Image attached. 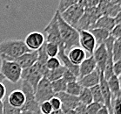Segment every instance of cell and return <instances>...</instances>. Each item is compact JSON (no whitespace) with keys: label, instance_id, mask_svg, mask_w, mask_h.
Wrapping results in <instances>:
<instances>
[{"label":"cell","instance_id":"1","mask_svg":"<svg viewBox=\"0 0 121 114\" xmlns=\"http://www.w3.org/2000/svg\"><path fill=\"white\" fill-rule=\"evenodd\" d=\"M30 51L22 40H5L0 42L1 61H15L18 57Z\"/></svg>","mask_w":121,"mask_h":114},{"label":"cell","instance_id":"2","mask_svg":"<svg viewBox=\"0 0 121 114\" xmlns=\"http://www.w3.org/2000/svg\"><path fill=\"white\" fill-rule=\"evenodd\" d=\"M58 22L65 53L72 49V47H79V32L76 28L68 25L61 18L59 12L58 15Z\"/></svg>","mask_w":121,"mask_h":114},{"label":"cell","instance_id":"3","mask_svg":"<svg viewBox=\"0 0 121 114\" xmlns=\"http://www.w3.org/2000/svg\"><path fill=\"white\" fill-rule=\"evenodd\" d=\"M58 11H56L55 14L52 18L51 21L48 23V25L44 28V33L45 34V35H44L45 42L55 43V44L58 45L59 47H64L63 41L61 39L60 31H59V26H58Z\"/></svg>","mask_w":121,"mask_h":114},{"label":"cell","instance_id":"4","mask_svg":"<svg viewBox=\"0 0 121 114\" xmlns=\"http://www.w3.org/2000/svg\"><path fill=\"white\" fill-rule=\"evenodd\" d=\"M22 71L18 64L12 61H1L0 73L4 75V79H7L12 84H17L21 79Z\"/></svg>","mask_w":121,"mask_h":114},{"label":"cell","instance_id":"5","mask_svg":"<svg viewBox=\"0 0 121 114\" xmlns=\"http://www.w3.org/2000/svg\"><path fill=\"white\" fill-rule=\"evenodd\" d=\"M21 90L24 92L25 96V103L24 104L21 111H30L35 114H41L39 109V104L36 101L35 98V90L30 84L22 81Z\"/></svg>","mask_w":121,"mask_h":114},{"label":"cell","instance_id":"6","mask_svg":"<svg viewBox=\"0 0 121 114\" xmlns=\"http://www.w3.org/2000/svg\"><path fill=\"white\" fill-rule=\"evenodd\" d=\"M102 15L100 13L99 7H94L91 9L85 10V13L76 25V29L78 32L80 31H91L94 28V25L96 24L97 20L101 17Z\"/></svg>","mask_w":121,"mask_h":114},{"label":"cell","instance_id":"7","mask_svg":"<svg viewBox=\"0 0 121 114\" xmlns=\"http://www.w3.org/2000/svg\"><path fill=\"white\" fill-rule=\"evenodd\" d=\"M53 97H55V93L53 92L52 83L46 77H43L35 90L36 101L40 104L44 102L50 101Z\"/></svg>","mask_w":121,"mask_h":114},{"label":"cell","instance_id":"8","mask_svg":"<svg viewBox=\"0 0 121 114\" xmlns=\"http://www.w3.org/2000/svg\"><path fill=\"white\" fill-rule=\"evenodd\" d=\"M84 13H85V9L78 2L76 5L71 6L65 11L60 14V16L68 25L75 28L78 23L81 20V18L83 17Z\"/></svg>","mask_w":121,"mask_h":114},{"label":"cell","instance_id":"9","mask_svg":"<svg viewBox=\"0 0 121 114\" xmlns=\"http://www.w3.org/2000/svg\"><path fill=\"white\" fill-rule=\"evenodd\" d=\"M43 77H44L43 75L39 71L38 66L35 64L32 67L23 69L21 79H22V81H25V82L28 83L30 86L32 87L34 90H36L39 82L42 80Z\"/></svg>","mask_w":121,"mask_h":114},{"label":"cell","instance_id":"10","mask_svg":"<svg viewBox=\"0 0 121 114\" xmlns=\"http://www.w3.org/2000/svg\"><path fill=\"white\" fill-rule=\"evenodd\" d=\"M102 16H108L113 18L121 11V0L120 1H100L98 5Z\"/></svg>","mask_w":121,"mask_h":114},{"label":"cell","instance_id":"11","mask_svg":"<svg viewBox=\"0 0 121 114\" xmlns=\"http://www.w3.org/2000/svg\"><path fill=\"white\" fill-rule=\"evenodd\" d=\"M79 47L86 52L88 55H92L97 48L95 38L90 31H80L79 32Z\"/></svg>","mask_w":121,"mask_h":114},{"label":"cell","instance_id":"12","mask_svg":"<svg viewBox=\"0 0 121 114\" xmlns=\"http://www.w3.org/2000/svg\"><path fill=\"white\" fill-rule=\"evenodd\" d=\"M24 41L29 50L38 51L45 43V37L43 33L31 32L25 37V40Z\"/></svg>","mask_w":121,"mask_h":114},{"label":"cell","instance_id":"13","mask_svg":"<svg viewBox=\"0 0 121 114\" xmlns=\"http://www.w3.org/2000/svg\"><path fill=\"white\" fill-rule=\"evenodd\" d=\"M55 96L60 99L61 103H62V109L61 110L63 111L75 110L80 104V101L78 99V97L72 96L66 92L59 93V94H57Z\"/></svg>","mask_w":121,"mask_h":114},{"label":"cell","instance_id":"14","mask_svg":"<svg viewBox=\"0 0 121 114\" xmlns=\"http://www.w3.org/2000/svg\"><path fill=\"white\" fill-rule=\"evenodd\" d=\"M92 55H93L94 59L96 61L97 69L99 70H100L101 72L104 73L105 64H106V61H107V56H108L107 49L105 47V43L98 46Z\"/></svg>","mask_w":121,"mask_h":114},{"label":"cell","instance_id":"15","mask_svg":"<svg viewBox=\"0 0 121 114\" xmlns=\"http://www.w3.org/2000/svg\"><path fill=\"white\" fill-rule=\"evenodd\" d=\"M38 56H39L38 51H30L18 57L15 61L19 65L22 69H25L36 64L38 61Z\"/></svg>","mask_w":121,"mask_h":114},{"label":"cell","instance_id":"16","mask_svg":"<svg viewBox=\"0 0 121 114\" xmlns=\"http://www.w3.org/2000/svg\"><path fill=\"white\" fill-rule=\"evenodd\" d=\"M100 75H101V71L97 69L96 70H94L93 72L91 73V74L85 75L84 77L79 78L78 79V83H79V84L83 88L91 89L92 87L99 84Z\"/></svg>","mask_w":121,"mask_h":114},{"label":"cell","instance_id":"17","mask_svg":"<svg viewBox=\"0 0 121 114\" xmlns=\"http://www.w3.org/2000/svg\"><path fill=\"white\" fill-rule=\"evenodd\" d=\"M66 55L69 58V60L72 61V63H73L76 66H79L89 56L86 54V52L80 47H72V49H70L67 52Z\"/></svg>","mask_w":121,"mask_h":114},{"label":"cell","instance_id":"18","mask_svg":"<svg viewBox=\"0 0 121 114\" xmlns=\"http://www.w3.org/2000/svg\"><path fill=\"white\" fill-rule=\"evenodd\" d=\"M79 78L84 77L97 69V63L93 55H89L79 66Z\"/></svg>","mask_w":121,"mask_h":114},{"label":"cell","instance_id":"19","mask_svg":"<svg viewBox=\"0 0 121 114\" xmlns=\"http://www.w3.org/2000/svg\"><path fill=\"white\" fill-rule=\"evenodd\" d=\"M7 100L11 106L21 109L25 103V96L21 89H14L10 93Z\"/></svg>","mask_w":121,"mask_h":114},{"label":"cell","instance_id":"20","mask_svg":"<svg viewBox=\"0 0 121 114\" xmlns=\"http://www.w3.org/2000/svg\"><path fill=\"white\" fill-rule=\"evenodd\" d=\"M58 58L60 60L61 63L64 67L66 69L70 70L71 72H72L74 75H76L79 78V67L72 63V61L69 60V58L66 55L65 47H59V52H58Z\"/></svg>","mask_w":121,"mask_h":114},{"label":"cell","instance_id":"21","mask_svg":"<svg viewBox=\"0 0 121 114\" xmlns=\"http://www.w3.org/2000/svg\"><path fill=\"white\" fill-rule=\"evenodd\" d=\"M115 19L108 17V16H101L97 20L96 24L94 25V28H101V29L106 30L111 33L113 28L115 27Z\"/></svg>","mask_w":121,"mask_h":114},{"label":"cell","instance_id":"22","mask_svg":"<svg viewBox=\"0 0 121 114\" xmlns=\"http://www.w3.org/2000/svg\"><path fill=\"white\" fill-rule=\"evenodd\" d=\"M107 84L111 93H112V102L117 98H119L121 95V89L118 76L113 75L112 77L107 80Z\"/></svg>","mask_w":121,"mask_h":114},{"label":"cell","instance_id":"23","mask_svg":"<svg viewBox=\"0 0 121 114\" xmlns=\"http://www.w3.org/2000/svg\"><path fill=\"white\" fill-rule=\"evenodd\" d=\"M90 32L95 38L97 46L104 44L105 40L110 37V32L104 30V29H101V28H93Z\"/></svg>","mask_w":121,"mask_h":114},{"label":"cell","instance_id":"24","mask_svg":"<svg viewBox=\"0 0 121 114\" xmlns=\"http://www.w3.org/2000/svg\"><path fill=\"white\" fill-rule=\"evenodd\" d=\"M65 69H66L62 65L60 68H58L57 69L49 70V72L47 73V75L45 77H46L51 83H52L54 81L59 80V79H61V78L63 77V75H64V73H65Z\"/></svg>","mask_w":121,"mask_h":114},{"label":"cell","instance_id":"25","mask_svg":"<svg viewBox=\"0 0 121 114\" xmlns=\"http://www.w3.org/2000/svg\"><path fill=\"white\" fill-rule=\"evenodd\" d=\"M78 99H79L80 103L86 106L91 104V103H93L91 89H87V88H83L82 91H81L80 95L78 96Z\"/></svg>","mask_w":121,"mask_h":114},{"label":"cell","instance_id":"26","mask_svg":"<svg viewBox=\"0 0 121 114\" xmlns=\"http://www.w3.org/2000/svg\"><path fill=\"white\" fill-rule=\"evenodd\" d=\"M83 89V87L81 86L78 83V81L77 82H73L71 84H67V88H66V93L74 96V97H78L80 95L81 91Z\"/></svg>","mask_w":121,"mask_h":114},{"label":"cell","instance_id":"27","mask_svg":"<svg viewBox=\"0 0 121 114\" xmlns=\"http://www.w3.org/2000/svg\"><path fill=\"white\" fill-rule=\"evenodd\" d=\"M52 87L53 92L55 95L59 94V93H63L66 91V88H67V83L64 80L63 78H61L59 80L54 81L52 83Z\"/></svg>","mask_w":121,"mask_h":114},{"label":"cell","instance_id":"28","mask_svg":"<svg viewBox=\"0 0 121 114\" xmlns=\"http://www.w3.org/2000/svg\"><path fill=\"white\" fill-rule=\"evenodd\" d=\"M90 89H91V95H92V99H93L94 103H98L102 104V105H105V102H104V98H103V96H102L101 89H100L99 84L92 87Z\"/></svg>","mask_w":121,"mask_h":114},{"label":"cell","instance_id":"29","mask_svg":"<svg viewBox=\"0 0 121 114\" xmlns=\"http://www.w3.org/2000/svg\"><path fill=\"white\" fill-rule=\"evenodd\" d=\"M45 52L46 55L49 58H52V57H57L59 52V46L55 43H49V42H45Z\"/></svg>","mask_w":121,"mask_h":114},{"label":"cell","instance_id":"30","mask_svg":"<svg viewBox=\"0 0 121 114\" xmlns=\"http://www.w3.org/2000/svg\"><path fill=\"white\" fill-rule=\"evenodd\" d=\"M78 2V0H60L58 3V7L57 11L59 12V14H62L64 11H65L71 6L76 5Z\"/></svg>","mask_w":121,"mask_h":114},{"label":"cell","instance_id":"31","mask_svg":"<svg viewBox=\"0 0 121 114\" xmlns=\"http://www.w3.org/2000/svg\"><path fill=\"white\" fill-rule=\"evenodd\" d=\"M21 111V109L11 106L7 100V97L4 98L3 101V114H20Z\"/></svg>","mask_w":121,"mask_h":114},{"label":"cell","instance_id":"32","mask_svg":"<svg viewBox=\"0 0 121 114\" xmlns=\"http://www.w3.org/2000/svg\"><path fill=\"white\" fill-rule=\"evenodd\" d=\"M112 57L114 62L118 61H121V43L117 40H115L114 44H113Z\"/></svg>","mask_w":121,"mask_h":114},{"label":"cell","instance_id":"33","mask_svg":"<svg viewBox=\"0 0 121 114\" xmlns=\"http://www.w3.org/2000/svg\"><path fill=\"white\" fill-rule=\"evenodd\" d=\"M62 66L60 60L58 57H52V58H49L46 62V67L48 70H54L57 69L58 68Z\"/></svg>","mask_w":121,"mask_h":114},{"label":"cell","instance_id":"34","mask_svg":"<svg viewBox=\"0 0 121 114\" xmlns=\"http://www.w3.org/2000/svg\"><path fill=\"white\" fill-rule=\"evenodd\" d=\"M99 2L100 1H95V0H81V1H78L79 5L85 10L97 7L99 5Z\"/></svg>","mask_w":121,"mask_h":114},{"label":"cell","instance_id":"35","mask_svg":"<svg viewBox=\"0 0 121 114\" xmlns=\"http://www.w3.org/2000/svg\"><path fill=\"white\" fill-rule=\"evenodd\" d=\"M62 78L65 81L67 84H71V83H73V82H77V81H78V79H79L77 75H74L73 73L71 72V71L68 69H65Z\"/></svg>","mask_w":121,"mask_h":114},{"label":"cell","instance_id":"36","mask_svg":"<svg viewBox=\"0 0 121 114\" xmlns=\"http://www.w3.org/2000/svg\"><path fill=\"white\" fill-rule=\"evenodd\" d=\"M39 109H40V113L41 114H52L53 111L49 101H46V102L40 104H39Z\"/></svg>","mask_w":121,"mask_h":114},{"label":"cell","instance_id":"37","mask_svg":"<svg viewBox=\"0 0 121 114\" xmlns=\"http://www.w3.org/2000/svg\"><path fill=\"white\" fill-rule=\"evenodd\" d=\"M49 102L51 104V105H52V108L53 111H59V110L62 109V103H61L60 99L58 97H56V96L53 97Z\"/></svg>","mask_w":121,"mask_h":114},{"label":"cell","instance_id":"38","mask_svg":"<svg viewBox=\"0 0 121 114\" xmlns=\"http://www.w3.org/2000/svg\"><path fill=\"white\" fill-rule=\"evenodd\" d=\"M102 104L98 103H91V104L87 105V111H88L89 114H97V112L99 111V110L102 107Z\"/></svg>","mask_w":121,"mask_h":114},{"label":"cell","instance_id":"39","mask_svg":"<svg viewBox=\"0 0 121 114\" xmlns=\"http://www.w3.org/2000/svg\"><path fill=\"white\" fill-rule=\"evenodd\" d=\"M112 114H121V101L117 98L112 102Z\"/></svg>","mask_w":121,"mask_h":114},{"label":"cell","instance_id":"40","mask_svg":"<svg viewBox=\"0 0 121 114\" xmlns=\"http://www.w3.org/2000/svg\"><path fill=\"white\" fill-rule=\"evenodd\" d=\"M110 35L115 40H118L119 38H121V24L115 25V27L110 33Z\"/></svg>","mask_w":121,"mask_h":114},{"label":"cell","instance_id":"41","mask_svg":"<svg viewBox=\"0 0 121 114\" xmlns=\"http://www.w3.org/2000/svg\"><path fill=\"white\" fill-rule=\"evenodd\" d=\"M113 74L118 77L121 75V61H118L113 63Z\"/></svg>","mask_w":121,"mask_h":114},{"label":"cell","instance_id":"42","mask_svg":"<svg viewBox=\"0 0 121 114\" xmlns=\"http://www.w3.org/2000/svg\"><path fill=\"white\" fill-rule=\"evenodd\" d=\"M75 111L78 114H89L87 111V106L80 103V104L75 109Z\"/></svg>","mask_w":121,"mask_h":114},{"label":"cell","instance_id":"43","mask_svg":"<svg viewBox=\"0 0 121 114\" xmlns=\"http://www.w3.org/2000/svg\"><path fill=\"white\" fill-rule=\"evenodd\" d=\"M6 88L3 83H0V102L4 101V98H5Z\"/></svg>","mask_w":121,"mask_h":114},{"label":"cell","instance_id":"44","mask_svg":"<svg viewBox=\"0 0 121 114\" xmlns=\"http://www.w3.org/2000/svg\"><path fill=\"white\" fill-rule=\"evenodd\" d=\"M97 114H110V111L108 110V108L105 105H103L97 112Z\"/></svg>","mask_w":121,"mask_h":114},{"label":"cell","instance_id":"45","mask_svg":"<svg viewBox=\"0 0 121 114\" xmlns=\"http://www.w3.org/2000/svg\"><path fill=\"white\" fill-rule=\"evenodd\" d=\"M115 22H116V25L121 24V11L115 17Z\"/></svg>","mask_w":121,"mask_h":114},{"label":"cell","instance_id":"46","mask_svg":"<svg viewBox=\"0 0 121 114\" xmlns=\"http://www.w3.org/2000/svg\"><path fill=\"white\" fill-rule=\"evenodd\" d=\"M65 114H78L76 112L75 110H70V111H63Z\"/></svg>","mask_w":121,"mask_h":114},{"label":"cell","instance_id":"47","mask_svg":"<svg viewBox=\"0 0 121 114\" xmlns=\"http://www.w3.org/2000/svg\"><path fill=\"white\" fill-rule=\"evenodd\" d=\"M52 114H65L63 112L62 110H59V111H52Z\"/></svg>","mask_w":121,"mask_h":114},{"label":"cell","instance_id":"48","mask_svg":"<svg viewBox=\"0 0 121 114\" xmlns=\"http://www.w3.org/2000/svg\"><path fill=\"white\" fill-rule=\"evenodd\" d=\"M0 114H3V101L0 102Z\"/></svg>","mask_w":121,"mask_h":114},{"label":"cell","instance_id":"49","mask_svg":"<svg viewBox=\"0 0 121 114\" xmlns=\"http://www.w3.org/2000/svg\"><path fill=\"white\" fill-rule=\"evenodd\" d=\"M20 114H35V113L30 112V111H21V113Z\"/></svg>","mask_w":121,"mask_h":114},{"label":"cell","instance_id":"50","mask_svg":"<svg viewBox=\"0 0 121 114\" xmlns=\"http://www.w3.org/2000/svg\"><path fill=\"white\" fill-rule=\"evenodd\" d=\"M4 80V75L0 73V83H2Z\"/></svg>","mask_w":121,"mask_h":114},{"label":"cell","instance_id":"51","mask_svg":"<svg viewBox=\"0 0 121 114\" xmlns=\"http://www.w3.org/2000/svg\"><path fill=\"white\" fill-rule=\"evenodd\" d=\"M118 81H119V84H120V89H121V75L118 76Z\"/></svg>","mask_w":121,"mask_h":114}]
</instances>
